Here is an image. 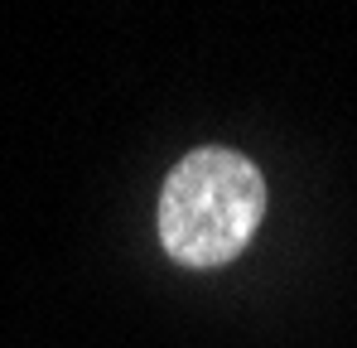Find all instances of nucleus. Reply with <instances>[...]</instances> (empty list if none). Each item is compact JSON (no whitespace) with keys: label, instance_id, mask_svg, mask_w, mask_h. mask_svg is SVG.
Returning <instances> with one entry per match:
<instances>
[{"label":"nucleus","instance_id":"f257e3e1","mask_svg":"<svg viewBox=\"0 0 357 348\" xmlns=\"http://www.w3.org/2000/svg\"><path fill=\"white\" fill-rule=\"evenodd\" d=\"M266 218V174L227 145L178 160L160 189V242L178 266L213 271L246 252Z\"/></svg>","mask_w":357,"mask_h":348}]
</instances>
